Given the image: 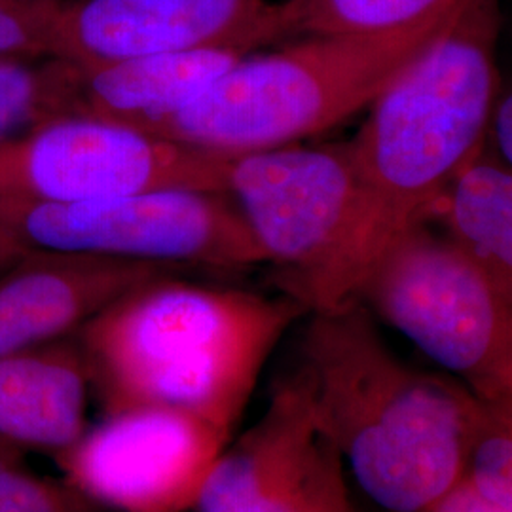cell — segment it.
Wrapping results in <instances>:
<instances>
[{"label": "cell", "instance_id": "obj_12", "mask_svg": "<svg viewBox=\"0 0 512 512\" xmlns=\"http://www.w3.org/2000/svg\"><path fill=\"white\" fill-rule=\"evenodd\" d=\"M310 384L296 368L272 393L262 418L217 459L196 512H291L323 452Z\"/></svg>", "mask_w": 512, "mask_h": 512}, {"label": "cell", "instance_id": "obj_22", "mask_svg": "<svg viewBox=\"0 0 512 512\" xmlns=\"http://www.w3.org/2000/svg\"><path fill=\"white\" fill-rule=\"evenodd\" d=\"M512 97L511 92L501 90L495 95L492 112L486 129V145L505 164L512 165Z\"/></svg>", "mask_w": 512, "mask_h": 512}, {"label": "cell", "instance_id": "obj_20", "mask_svg": "<svg viewBox=\"0 0 512 512\" xmlns=\"http://www.w3.org/2000/svg\"><path fill=\"white\" fill-rule=\"evenodd\" d=\"M291 512H355L344 476V465L327 442L306 492Z\"/></svg>", "mask_w": 512, "mask_h": 512}, {"label": "cell", "instance_id": "obj_18", "mask_svg": "<svg viewBox=\"0 0 512 512\" xmlns=\"http://www.w3.org/2000/svg\"><path fill=\"white\" fill-rule=\"evenodd\" d=\"M21 454L0 444V512H97L63 480L29 471Z\"/></svg>", "mask_w": 512, "mask_h": 512}, {"label": "cell", "instance_id": "obj_19", "mask_svg": "<svg viewBox=\"0 0 512 512\" xmlns=\"http://www.w3.org/2000/svg\"><path fill=\"white\" fill-rule=\"evenodd\" d=\"M61 0H0V57H50Z\"/></svg>", "mask_w": 512, "mask_h": 512}, {"label": "cell", "instance_id": "obj_10", "mask_svg": "<svg viewBox=\"0 0 512 512\" xmlns=\"http://www.w3.org/2000/svg\"><path fill=\"white\" fill-rule=\"evenodd\" d=\"M287 38L281 4L270 0H76L55 21L50 57L78 67L179 54H253Z\"/></svg>", "mask_w": 512, "mask_h": 512}, {"label": "cell", "instance_id": "obj_8", "mask_svg": "<svg viewBox=\"0 0 512 512\" xmlns=\"http://www.w3.org/2000/svg\"><path fill=\"white\" fill-rule=\"evenodd\" d=\"M232 154L84 114H59L0 143V198L74 203L152 190L226 192Z\"/></svg>", "mask_w": 512, "mask_h": 512}, {"label": "cell", "instance_id": "obj_17", "mask_svg": "<svg viewBox=\"0 0 512 512\" xmlns=\"http://www.w3.org/2000/svg\"><path fill=\"white\" fill-rule=\"evenodd\" d=\"M78 67L57 57H0V143L73 112Z\"/></svg>", "mask_w": 512, "mask_h": 512}, {"label": "cell", "instance_id": "obj_4", "mask_svg": "<svg viewBox=\"0 0 512 512\" xmlns=\"http://www.w3.org/2000/svg\"><path fill=\"white\" fill-rule=\"evenodd\" d=\"M452 8L391 33L308 35L274 52L243 55L148 133L232 156L302 143L368 109Z\"/></svg>", "mask_w": 512, "mask_h": 512}, {"label": "cell", "instance_id": "obj_13", "mask_svg": "<svg viewBox=\"0 0 512 512\" xmlns=\"http://www.w3.org/2000/svg\"><path fill=\"white\" fill-rule=\"evenodd\" d=\"M90 395L76 334L0 357V444L59 456L88 429Z\"/></svg>", "mask_w": 512, "mask_h": 512}, {"label": "cell", "instance_id": "obj_1", "mask_svg": "<svg viewBox=\"0 0 512 512\" xmlns=\"http://www.w3.org/2000/svg\"><path fill=\"white\" fill-rule=\"evenodd\" d=\"M501 0H458L440 27L368 107L348 141L361 207L325 308L353 302L374 258L401 230L427 222L442 190L486 145L501 90Z\"/></svg>", "mask_w": 512, "mask_h": 512}, {"label": "cell", "instance_id": "obj_9", "mask_svg": "<svg viewBox=\"0 0 512 512\" xmlns=\"http://www.w3.org/2000/svg\"><path fill=\"white\" fill-rule=\"evenodd\" d=\"M230 439L190 412L141 406L105 414L54 461L61 480L97 509L186 512Z\"/></svg>", "mask_w": 512, "mask_h": 512}, {"label": "cell", "instance_id": "obj_3", "mask_svg": "<svg viewBox=\"0 0 512 512\" xmlns=\"http://www.w3.org/2000/svg\"><path fill=\"white\" fill-rule=\"evenodd\" d=\"M306 315L285 294L165 274L116 298L76 340L105 414L173 408L234 435L270 355Z\"/></svg>", "mask_w": 512, "mask_h": 512}, {"label": "cell", "instance_id": "obj_7", "mask_svg": "<svg viewBox=\"0 0 512 512\" xmlns=\"http://www.w3.org/2000/svg\"><path fill=\"white\" fill-rule=\"evenodd\" d=\"M226 194L274 268L279 293L308 313L323 310L361 207L348 141L238 154Z\"/></svg>", "mask_w": 512, "mask_h": 512}, {"label": "cell", "instance_id": "obj_5", "mask_svg": "<svg viewBox=\"0 0 512 512\" xmlns=\"http://www.w3.org/2000/svg\"><path fill=\"white\" fill-rule=\"evenodd\" d=\"M353 302L403 332L478 401H512V300L429 222L389 239Z\"/></svg>", "mask_w": 512, "mask_h": 512}, {"label": "cell", "instance_id": "obj_23", "mask_svg": "<svg viewBox=\"0 0 512 512\" xmlns=\"http://www.w3.org/2000/svg\"><path fill=\"white\" fill-rule=\"evenodd\" d=\"M27 251L29 249H25L18 239L12 238L8 232L0 228V272L14 264L19 256L25 255Z\"/></svg>", "mask_w": 512, "mask_h": 512}, {"label": "cell", "instance_id": "obj_21", "mask_svg": "<svg viewBox=\"0 0 512 512\" xmlns=\"http://www.w3.org/2000/svg\"><path fill=\"white\" fill-rule=\"evenodd\" d=\"M431 512H512V505L478 492L471 482L459 476L458 482L440 497Z\"/></svg>", "mask_w": 512, "mask_h": 512}, {"label": "cell", "instance_id": "obj_2", "mask_svg": "<svg viewBox=\"0 0 512 512\" xmlns=\"http://www.w3.org/2000/svg\"><path fill=\"white\" fill-rule=\"evenodd\" d=\"M300 370L323 440L382 512H431L463 473L484 403L389 348L359 302L308 313Z\"/></svg>", "mask_w": 512, "mask_h": 512}, {"label": "cell", "instance_id": "obj_15", "mask_svg": "<svg viewBox=\"0 0 512 512\" xmlns=\"http://www.w3.org/2000/svg\"><path fill=\"white\" fill-rule=\"evenodd\" d=\"M427 222L512 300V169L488 145L433 205Z\"/></svg>", "mask_w": 512, "mask_h": 512}, {"label": "cell", "instance_id": "obj_6", "mask_svg": "<svg viewBox=\"0 0 512 512\" xmlns=\"http://www.w3.org/2000/svg\"><path fill=\"white\" fill-rule=\"evenodd\" d=\"M0 228L25 249L143 260L175 268L264 264L226 192L169 188L93 202L0 198Z\"/></svg>", "mask_w": 512, "mask_h": 512}, {"label": "cell", "instance_id": "obj_14", "mask_svg": "<svg viewBox=\"0 0 512 512\" xmlns=\"http://www.w3.org/2000/svg\"><path fill=\"white\" fill-rule=\"evenodd\" d=\"M243 55L238 50H194L76 65L71 114L150 131L196 101Z\"/></svg>", "mask_w": 512, "mask_h": 512}, {"label": "cell", "instance_id": "obj_16", "mask_svg": "<svg viewBox=\"0 0 512 512\" xmlns=\"http://www.w3.org/2000/svg\"><path fill=\"white\" fill-rule=\"evenodd\" d=\"M458 0H281L287 38L380 35L439 18Z\"/></svg>", "mask_w": 512, "mask_h": 512}, {"label": "cell", "instance_id": "obj_11", "mask_svg": "<svg viewBox=\"0 0 512 512\" xmlns=\"http://www.w3.org/2000/svg\"><path fill=\"white\" fill-rule=\"evenodd\" d=\"M183 268L29 249L0 272V357L74 336L133 287Z\"/></svg>", "mask_w": 512, "mask_h": 512}]
</instances>
